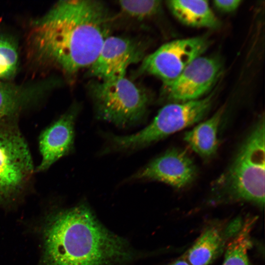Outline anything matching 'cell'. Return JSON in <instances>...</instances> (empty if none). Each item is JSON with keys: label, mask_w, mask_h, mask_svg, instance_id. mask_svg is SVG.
Listing matches in <instances>:
<instances>
[{"label": "cell", "mask_w": 265, "mask_h": 265, "mask_svg": "<svg viewBox=\"0 0 265 265\" xmlns=\"http://www.w3.org/2000/svg\"><path fill=\"white\" fill-rule=\"evenodd\" d=\"M35 172L17 122L0 123V204L14 201L25 193Z\"/></svg>", "instance_id": "obj_6"}, {"label": "cell", "mask_w": 265, "mask_h": 265, "mask_svg": "<svg viewBox=\"0 0 265 265\" xmlns=\"http://www.w3.org/2000/svg\"><path fill=\"white\" fill-rule=\"evenodd\" d=\"M40 85L23 86L0 80V123L17 122L22 112L42 94Z\"/></svg>", "instance_id": "obj_13"}, {"label": "cell", "mask_w": 265, "mask_h": 265, "mask_svg": "<svg viewBox=\"0 0 265 265\" xmlns=\"http://www.w3.org/2000/svg\"><path fill=\"white\" fill-rule=\"evenodd\" d=\"M241 1L240 0H215L213 3L215 7L221 12L230 13L236 10Z\"/></svg>", "instance_id": "obj_19"}, {"label": "cell", "mask_w": 265, "mask_h": 265, "mask_svg": "<svg viewBox=\"0 0 265 265\" xmlns=\"http://www.w3.org/2000/svg\"><path fill=\"white\" fill-rule=\"evenodd\" d=\"M265 121L261 116L238 146L224 172L211 186L216 202L246 201L265 204Z\"/></svg>", "instance_id": "obj_3"}, {"label": "cell", "mask_w": 265, "mask_h": 265, "mask_svg": "<svg viewBox=\"0 0 265 265\" xmlns=\"http://www.w3.org/2000/svg\"><path fill=\"white\" fill-rule=\"evenodd\" d=\"M147 48L143 40L109 35L96 59L88 68V75L99 80L125 77L130 65L144 59Z\"/></svg>", "instance_id": "obj_8"}, {"label": "cell", "mask_w": 265, "mask_h": 265, "mask_svg": "<svg viewBox=\"0 0 265 265\" xmlns=\"http://www.w3.org/2000/svg\"><path fill=\"white\" fill-rule=\"evenodd\" d=\"M256 218L247 219L227 244L222 265H249L248 251L251 247L250 233Z\"/></svg>", "instance_id": "obj_16"}, {"label": "cell", "mask_w": 265, "mask_h": 265, "mask_svg": "<svg viewBox=\"0 0 265 265\" xmlns=\"http://www.w3.org/2000/svg\"><path fill=\"white\" fill-rule=\"evenodd\" d=\"M19 55L17 46L12 39L0 35V80H8L16 75Z\"/></svg>", "instance_id": "obj_17"}, {"label": "cell", "mask_w": 265, "mask_h": 265, "mask_svg": "<svg viewBox=\"0 0 265 265\" xmlns=\"http://www.w3.org/2000/svg\"><path fill=\"white\" fill-rule=\"evenodd\" d=\"M210 45L205 37L173 40L165 43L142 60L138 72L154 76L163 84L177 78Z\"/></svg>", "instance_id": "obj_7"}, {"label": "cell", "mask_w": 265, "mask_h": 265, "mask_svg": "<svg viewBox=\"0 0 265 265\" xmlns=\"http://www.w3.org/2000/svg\"><path fill=\"white\" fill-rule=\"evenodd\" d=\"M243 224L241 219L237 218L225 226L210 225L188 251L186 261L190 265H209L226 249Z\"/></svg>", "instance_id": "obj_12"}, {"label": "cell", "mask_w": 265, "mask_h": 265, "mask_svg": "<svg viewBox=\"0 0 265 265\" xmlns=\"http://www.w3.org/2000/svg\"><path fill=\"white\" fill-rule=\"evenodd\" d=\"M89 90L97 117L120 127L142 122L151 101L147 90L126 76L92 81Z\"/></svg>", "instance_id": "obj_4"}, {"label": "cell", "mask_w": 265, "mask_h": 265, "mask_svg": "<svg viewBox=\"0 0 265 265\" xmlns=\"http://www.w3.org/2000/svg\"><path fill=\"white\" fill-rule=\"evenodd\" d=\"M221 69L218 59L200 56L173 81L163 84L167 98L173 102L201 99L213 86Z\"/></svg>", "instance_id": "obj_9"}, {"label": "cell", "mask_w": 265, "mask_h": 265, "mask_svg": "<svg viewBox=\"0 0 265 265\" xmlns=\"http://www.w3.org/2000/svg\"><path fill=\"white\" fill-rule=\"evenodd\" d=\"M43 237L41 265H115L133 257L126 240L106 228L84 204L50 214Z\"/></svg>", "instance_id": "obj_2"}, {"label": "cell", "mask_w": 265, "mask_h": 265, "mask_svg": "<svg viewBox=\"0 0 265 265\" xmlns=\"http://www.w3.org/2000/svg\"><path fill=\"white\" fill-rule=\"evenodd\" d=\"M110 21L108 8L102 1H59L33 22L32 55L39 63L75 75L96 59L109 36Z\"/></svg>", "instance_id": "obj_1"}, {"label": "cell", "mask_w": 265, "mask_h": 265, "mask_svg": "<svg viewBox=\"0 0 265 265\" xmlns=\"http://www.w3.org/2000/svg\"><path fill=\"white\" fill-rule=\"evenodd\" d=\"M212 95L204 98L173 102L162 107L146 127L131 135H111L116 149L133 150L143 148L187 128L203 119L213 102Z\"/></svg>", "instance_id": "obj_5"}, {"label": "cell", "mask_w": 265, "mask_h": 265, "mask_svg": "<svg viewBox=\"0 0 265 265\" xmlns=\"http://www.w3.org/2000/svg\"><path fill=\"white\" fill-rule=\"evenodd\" d=\"M167 4L173 15L186 26L214 28L219 25L207 0H173Z\"/></svg>", "instance_id": "obj_15"}, {"label": "cell", "mask_w": 265, "mask_h": 265, "mask_svg": "<svg viewBox=\"0 0 265 265\" xmlns=\"http://www.w3.org/2000/svg\"><path fill=\"white\" fill-rule=\"evenodd\" d=\"M224 112V108L221 107L210 118L199 123L184 135V141L203 159H210L217 152L218 131Z\"/></svg>", "instance_id": "obj_14"}, {"label": "cell", "mask_w": 265, "mask_h": 265, "mask_svg": "<svg viewBox=\"0 0 265 265\" xmlns=\"http://www.w3.org/2000/svg\"><path fill=\"white\" fill-rule=\"evenodd\" d=\"M77 114L78 109L72 107L42 131L38 138L41 159L35 172L48 170L72 150Z\"/></svg>", "instance_id": "obj_11"}, {"label": "cell", "mask_w": 265, "mask_h": 265, "mask_svg": "<svg viewBox=\"0 0 265 265\" xmlns=\"http://www.w3.org/2000/svg\"><path fill=\"white\" fill-rule=\"evenodd\" d=\"M161 1L157 0H121L118 5L125 15L138 20L150 18L160 12Z\"/></svg>", "instance_id": "obj_18"}, {"label": "cell", "mask_w": 265, "mask_h": 265, "mask_svg": "<svg viewBox=\"0 0 265 265\" xmlns=\"http://www.w3.org/2000/svg\"><path fill=\"white\" fill-rule=\"evenodd\" d=\"M168 265H190L186 260H178L174 262L169 264Z\"/></svg>", "instance_id": "obj_20"}, {"label": "cell", "mask_w": 265, "mask_h": 265, "mask_svg": "<svg viewBox=\"0 0 265 265\" xmlns=\"http://www.w3.org/2000/svg\"><path fill=\"white\" fill-rule=\"evenodd\" d=\"M197 175V167L187 153L172 148L151 161L133 178L160 182L180 189L190 185Z\"/></svg>", "instance_id": "obj_10"}]
</instances>
